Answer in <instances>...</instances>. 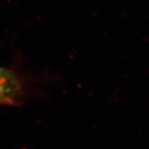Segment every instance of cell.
<instances>
[{
  "instance_id": "obj_1",
  "label": "cell",
  "mask_w": 149,
  "mask_h": 149,
  "mask_svg": "<svg viewBox=\"0 0 149 149\" xmlns=\"http://www.w3.org/2000/svg\"><path fill=\"white\" fill-rule=\"evenodd\" d=\"M22 95V83L16 74L0 67V105L17 104Z\"/></svg>"
}]
</instances>
